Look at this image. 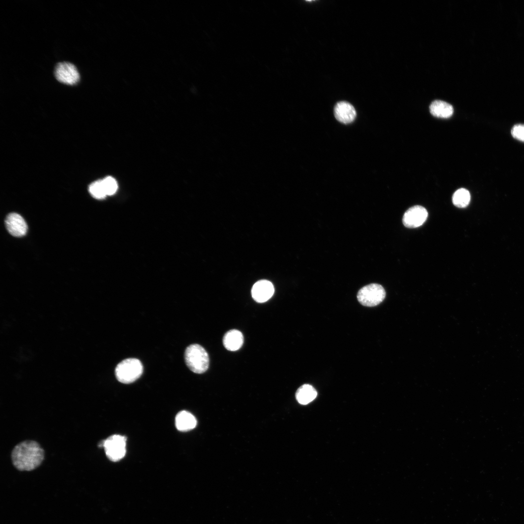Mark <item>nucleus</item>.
<instances>
[{
	"mask_svg": "<svg viewBox=\"0 0 524 524\" xmlns=\"http://www.w3.org/2000/svg\"><path fill=\"white\" fill-rule=\"evenodd\" d=\"M54 75L58 82L69 85L77 84L80 79L76 67L67 62L58 63L56 65Z\"/></svg>",
	"mask_w": 524,
	"mask_h": 524,
	"instance_id": "nucleus-6",
	"label": "nucleus"
},
{
	"mask_svg": "<svg viewBox=\"0 0 524 524\" xmlns=\"http://www.w3.org/2000/svg\"><path fill=\"white\" fill-rule=\"evenodd\" d=\"M427 216L428 213L424 207L419 205L414 206L405 213L403 223L408 228H417L424 223Z\"/></svg>",
	"mask_w": 524,
	"mask_h": 524,
	"instance_id": "nucleus-7",
	"label": "nucleus"
},
{
	"mask_svg": "<svg viewBox=\"0 0 524 524\" xmlns=\"http://www.w3.org/2000/svg\"><path fill=\"white\" fill-rule=\"evenodd\" d=\"M386 293L380 284L372 283L361 288L357 294V299L362 305L367 307L377 306L384 299Z\"/></svg>",
	"mask_w": 524,
	"mask_h": 524,
	"instance_id": "nucleus-4",
	"label": "nucleus"
},
{
	"mask_svg": "<svg viewBox=\"0 0 524 524\" xmlns=\"http://www.w3.org/2000/svg\"><path fill=\"white\" fill-rule=\"evenodd\" d=\"M100 446L104 447L108 459L116 462L126 454V438L120 435H112L103 441Z\"/></svg>",
	"mask_w": 524,
	"mask_h": 524,
	"instance_id": "nucleus-5",
	"label": "nucleus"
},
{
	"mask_svg": "<svg viewBox=\"0 0 524 524\" xmlns=\"http://www.w3.org/2000/svg\"><path fill=\"white\" fill-rule=\"evenodd\" d=\"M102 182L106 195H112L115 193L118 186L115 179L112 177H107L102 180Z\"/></svg>",
	"mask_w": 524,
	"mask_h": 524,
	"instance_id": "nucleus-17",
	"label": "nucleus"
},
{
	"mask_svg": "<svg viewBox=\"0 0 524 524\" xmlns=\"http://www.w3.org/2000/svg\"><path fill=\"white\" fill-rule=\"evenodd\" d=\"M5 224L8 232L15 237L24 236L27 231V225L24 218L17 213H10L5 220Z\"/></svg>",
	"mask_w": 524,
	"mask_h": 524,
	"instance_id": "nucleus-8",
	"label": "nucleus"
},
{
	"mask_svg": "<svg viewBox=\"0 0 524 524\" xmlns=\"http://www.w3.org/2000/svg\"><path fill=\"white\" fill-rule=\"evenodd\" d=\"M429 110L433 116L442 118L451 117L454 112L453 107L451 104L440 100L433 101L429 106Z\"/></svg>",
	"mask_w": 524,
	"mask_h": 524,
	"instance_id": "nucleus-13",
	"label": "nucleus"
},
{
	"mask_svg": "<svg viewBox=\"0 0 524 524\" xmlns=\"http://www.w3.org/2000/svg\"><path fill=\"white\" fill-rule=\"evenodd\" d=\"M244 343V337L240 331L231 329L227 332L223 338L224 347L228 350L235 351L240 349Z\"/></svg>",
	"mask_w": 524,
	"mask_h": 524,
	"instance_id": "nucleus-11",
	"label": "nucleus"
},
{
	"mask_svg": "<svg viewBox=\"0 0 524 524\" xmlns=\"http://www.w3.org/2000/svg\"><path fill=\"white\" fill-rule=\"evenodd\" d=\"M317 394L316 391L311 385L304 384L297 390L295 397L299 403L306 405L313 401Z\"/></svg>",
	"mask_w": 524,
	"mask_h": 524,
	"instance_id": "nucleus-14",
	"label": "nucleus"
},
{
	"mask_svg": "<svg viewBox=\"0 0 524 524\" xmlns=\"http://www.w3.org/2000/svg\"><path fill=\"white\" fill-rule=\"evenodd\" d=\"M334 115L337 120L344 124L353 122L356 116V111L353 106L346 101H340L335 106Z\"/></svg>",
	"mask_w": 524,
	"mask_h": 524,
	"instance_id": "nucleus-10",
	"label": "nucleus"
},
{
	"mask_svg": "<svg viewBox=\"0 0 524 524\" xmlns=\"http://www.w3.org/2000/svg\"><path fill=\"white\" fill-rule=\"evenodd\" d=\"M184 360L189 369L196 374L204 373L209 367V355L205 349L198 344H192L186 348Z\"/></svg>",
	"mask_w": 524,
	"mask_h": 524,
	"instance_id": "nucleus-2",
	"label": "nucleus"
},
{
	"mask_svg": "<svg viewBox=\"0 0 524 524\" xmlns=\"http://www.w3.org/2000/svg\"><path fill=\"white\" fill-rule=\"evenodd\" d=\"M143 372V365L139 360L129 358L117 364L115 369V375L118 381L129 384L138 379Z\"/></svg>",
	"mask_w": 524,
	"mask_h": 524,
	"instance_id": "nucleus-3",
	"label": "nucleus"
},
{
	"mask_svg": "<svg viewBox=\"0 0 524 524\" xmlns=\"http://www.w3.org/2000/svg\"><path fill=\"white\" fill-rule=\"evenodd\" d=\"M196 423L195 417L187 411H181L176 416V426L181 431H187L193 429L196 427Z\"/></svg>",
	"mask_w": 524,
	"mask_h": 524,
	"instance_id": "nucleus-12",
	"label": "nucleus"
},
{
	"mask_svg": "<svg viewBox=\"0 0 524 524\" xmlns=\"http://www.w3.org/2000/svg\"><path fill=\"white\" fill-rule=\"evenodd\" d=\"M511 134L515 139L524 142V125H515L512 129Z\"/></svg>",
	"mask_w": 524,
	"mask_h": 524,
	"instance_id": "nucleus-18",
	"label": "nucleus"
},
{
	"mask_svg": "<svg viewBox=\"0 0 524 524\" xmlns=\"http://www.w3.org/2000/svg\"><path fill=\"white\" fill-rule=\"evenodd\" d=\"M44 452L40 444L33 441H25L17 444L12 452L15 467L20 471H31L43 461Z\"/></svg>",
	"mask_w": 524,
	"mask_h": 524,
	"instance_id": "nucleus-1",
	"label": "nucleus"
},
{
	"mask_svg": "<svg viewBox=\"0 0 524 524\" xmlns=\"http://www.w3.org/2000/svg\"><path fill=\"white\" fill-rule=\"evenodd\" d=\"M470 199L469 192L465 188H460L454 193L452 202L457 207L465 208L469 204Z\"/></svg>",
	"mask_w": 524,
	"mask_h": 524,
	"instance_id": "nucleus-15",
	"label": "nucleus"
},
{
	"mask_svg": "<svg viewBox=\"0 0 524 524\" xmlns=\"http://www.w3.org/2000/svg\"><path fill=\"white\" fill-rule=\"evenodd\" d=\"M274 288L272 283L266 280L256 282L251 290L253 298L257 302L262 303L269 300L273 295Z\"/></svg>",
	"mask_w": 524,
	"mask_h": 524,
	"instance_id": "nucleus-9",
	"label": "nucleus"
},
{
	"mask_svg": "<svg viewBox=\"0 0 524 524\" xmlns=\"http://www.w3.org/2000/svg\"><path fill=\"white\" fill-rule=\"evenodd\" d=\"M89 191L91 195L96 198L102 199L107 196L102 180H97L91 184L89 186Z\"/></svg>",
	"mask_w": 524,
	"mask_h": 524,
	"instance_id": "nucleus-16",
	"label": "nucleus"
}]
</instances>
